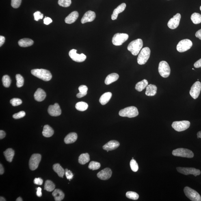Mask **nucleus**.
<instances>
[{"instance_id":"obj_1","label":"nucleus","mask_w":201,"mask_h":201,"mask_svg":"<svg viewBox=\"0 0 201 201\" xmlns=\"http://www.w3.org/2000/svg\"><path fill=\"white\" fill-rule=\"evenodd\" d=\"M32 74L37 78L45 81H48L51 79L52 76L51 73L44 69H34L31 70Z\"/></svg>"},{"instance_id":"obj_2","label":"nucleus","mask_w":201,"mask_h":201,"mask_svg":"<svg viewBox=\"0 0 201 201\" xmlns=\"http://www.w3.org/2000/svg\"><path fill=\"white\" fill-rule=\"evenodd\" d=\"M143 46L142 40L141 39H137L130 43L127 47V49L131 52L132 55L137 56L138 55Z\"/></svg>"},{"instance_id":"obj_3","label":"nucleus","mask_w":201,"mask_h":201,"mask_svg":"<svg viewBox=\"0 0 201 201\" xmlns=\"http://www.w3.org/2000/svg\"><path fill=\"white\" fill-rule=\"evenodd\" d=\"M139 112L136 107L131 106L121 109L119 111V115L123 117H127L128 118H133L137 116Z\"/></svg>"},{"instance_id":"obj_4","label":"nucleus","mask_w":201,"mask_h":201,"mask_svg":"<svg viewBox=\"0 0 201 201\" xmlns=\"http://www.w3.org/2000/svg\"><path fill=\"white\" fill-rule=\"evenodd\" d=\"M150 50L148 47L143 48L141 50L137 59V63L139 65H143L146 63L150 57Z\"/></svg>"},{"instance_id":"obj_5","label":"nucleus","mask_w":201,"mask_h":201,"mask_svg":"<svg viewBox=\"0 0 201 201\" xmlns=\"http://www.w3.org/2000/svg\"><path fill=\"white\" fill-rule=\"evenodd\" d=\"M173 155L180 157L193 158L194 154L191 150L185 148H178L173 150L172 152Z\"/></svg>"},{"instance_id":"obj_6","label":"nucleus","mask_w":201,"mask_h":201,"mask_svg":"<svg viewBox=\"0 0 201 201\" xmlns=\"http://www.w3.org/2000/svg\"><path fill=\"white\" fill-rule=\"evenodd\" d=\"M158 72L162 77L167 78L170 75L171 69L167 61H162L159 63Z\"/></svg>"},{"instance_id":"obj_7","label":"nucleus","mask_w":201,"mask_h":201,"mask_svg":"<svg viewBox=\"0 0 201 201\" xmlns=\"http://www.w3.org/2000/svg\"><path fill=\"white\" fill-rule=\"evenodd\" d=\"M184 191L186 196L193 201H201V197L199 194L191 188L186 187L184 188Z\"/></svg>"},{"instance_id":"obj_8","label":"nucleus","mask_w":201,"mask_h":201,"mask_svg":"<svg viewBox=\"0 0 201 201\" xmlns=\"http://www.w3.org/2000/svg\"><path fill=\"white\" fill-rule=\"evenodd\" d=\"M190 123L188 121H176L172 123V127L176 131L180 132L187 130L190 127Z\"/></svg>"},{"instance_id":"obj_9","label":"nucleus","mask_w":201,"mask_h":201,"mask_svg":"<svg viewBox=\"0 0 201 201\" xmlns=\"http://www.w3.org/2000/svg\"><path fill=\"white\" fill-rule=\"evenodd\" d=\"M193 46V43L189 39H184L180 41L176 46V49L180 53L185 52L190 48Z\"/></svg>"},{"instance_id":"obj_10","label":"nucleus","mask_w":201,"mask_h":201,"mask_svg":"<svg viewBox=\"0 0 201 201\" xmlns=\"http://www.w3.org/2000/svg\"><path fill=\"white\" fill-rule=\"evenodd\" d=\"M128 35L125 33L115 34L113 37L112 42L114 45H122L123 43L128 40Z\"/></svg>"},{"instance_id":"obj_11","label":"nucleus","mask_w":201,"mask_h":201,"mask_svg":"<svg viewBox=\"0 0 201 201\" xmlns=\"http://www.w3.org/2000/svg\"><path fill=\"white\" fill-rule=\"evenodd\" d=\"M176 169L178 172L185 175L192 174L196 176L201 174V171L200 170L194 168L178 167H177Z\"/></svg>"},{"instance_id":"obj_12","label":"nucleus","mask_w":201,"mask_h":201,"mask_svg":"<svg viewBox=\"0 0 201 201\" xmlns=\"http://www.w3.org/2000/svg\"><path fill=\"white\" fill-rule=\"evenodd\" d=\"M42 156L39 154H34L31 156L29 161V167L32 171H34L38 168Z\"/></svg>"},{"instance_id":"obj_13","label":"nucleus","mask_w":201,"mask_h":201,"mask_svg":"<svg viewBox=\"0 0 201 201\" xmlns=\"http://www.w3.org/2000/svg\"><path fill=\"white\" fill-rule=\"evenodd\" d=\"M77 50L72 49L69 52V56L73 60L77 62H82L84 61L87 58L86 56L83 53L78 54L77 53Z\"/></svg>"},{"instance_id":"obj_14","label":"nucleus","mask_w":201,"mask_h":201,"mask_svg":"<svg viewBox=\"0 0 201 201\" xmlns=\"http://www.w3.org/2000/svg\"><path fill=\"white\" fill-rule=\"evenodd\" d=\"M201 90V83L200 82L197 81L193 84L190 91V94L194 99L198 98Z\"/></svg>"},{"instance_id":"obj_15","label":"nucleus","mask_w":201,"mask_h":201,"mask_svg":"<svg viewBox=\"0 0 201 201\" xmlns=\"http://www.w3.org/2000/svg\"><path fill=\"white\" fill-rule=\"evenodd\" d=\"M181 18V16L180 14L177 13L173 17L169 20L167 24L169 29H173L177 28L179 25Z\"/></svg>"},{"instance_id":"obj_16","label":"nucleus","mask_w":201,"mask_h":201,"mask_svg":"<svg viewBox=\"0 0 201 201\" xmlns=\"http://www.w3.org/2000/svg\"><path fill=\"white\" fill-rule=\"evenodd\" d=\"M48 114L51 116H59L61 113V111L58 104L55 103L53 105H50L48 108Z\"/></svg>"},{"instance_id":"obj_17","label":"nucleus","mask_w":201,"mask_h":201,"mask_svg":"<svg viewBox=\"0 0 201 201\" xmlns=\"http://www.w3.org/2000/svg\"><path fill=\"white\" fill-rule=\"evenodd\" d=\"M96 18V13L93 11H89L84 15L81 20V23L83 24L87 22H92Z\"/></svg>"},{"instance_id":"obj_18","label":"nucleus","mask_w":201,"mask_h":201,"mask_svg":"<svg viewBox=\"0 0 201 201\" xmlns=\"http://www.w3.org/2000/svg\"><path fill=\"white\" fill-rule=\"evenodd\" d=\"M112 172L109 168H105L99 172L97 176L100 180H105L109 179L111 176Z\"/></svg>"},{"instance_id":"obj_19","label":"nucleus","mask_w":201,"mask_h":201,"mask_svg":"<svg viewBox=\"0 0 201 201\" xmlns=\"http://www.w3.org/2000/svg\"><path fill=\"white\" fill-rule=\"evenodd\" d=\"M120 145V143L118 141H111L106 143V144L103 146V149L104 150L109 152V151L113 150H115Z\"/></svg>"},{"instance_id":"obj_20","label":"nucleus","mask_w":201,"mask_h":201,"mask_svg":"<svg viewBox=\"0 0 201 201\" xmlns=\"http://www.w3.org/2000/svg\"><path fill=\"white\" fill-rule=\"evenodd\" d=\"M126 7V5L125 3H123L119 5L114 10L113 14L111 16V19L113 20H116L118 17V15L125 10Z\"/></svg>"},{"instance_id":"obj_21","label":"nucleus","mask_w":201,"mask_h":201,"mask_svg":"<svg viewBox=\"0 0 201 201\" xmlns=\"http://www.w3.org/2000/svg\"><path fill=\"white\" fill-rule=\"evenodd\" d=\"M46 94L43 90L41 88H38L34 94L35 100L37 101H43L46 98Z\"/></svg>"},{"instance_id":"obj_22","label":"nucleus","mask_w":201,"mask_h":201,"mask_svg":"<svg viewBox=\"0 0 201 201\" xmlns=\"http://www.w3.org/2000/svg\"><path fill=\"white\" fill-rule=\"evenodd\" d=\"M78 16H79V14L77 11H74L66 17L65 19V22L68 24L73 23L77 20Z\"/></svg>"},{"instance_id":"obj_23","label":"nucleus","mask_w":201,"mask_h":201,"mask_svg":"<svg viewBox=\"0 0 201 201\" xmlns=\"http://www.w3.org/2000/svg\"><path fill=\"white\" fill-rule=\"evenodd\" d=\"M157 87L156 86L150 84L147 86L145 94L147 96H155L157 93Z\"/></svg>"},{"instance_id":"obj_24","label":"nucleus","mask_w":201,"mask_h":201,"mask_svg":"<svg viewBox=\"0 0 201 201\" xmlns=\"http://www.w3.org/2000/svg\"><path fill=\"white\" fill-rule=\"evenodd\" d=\"M78 136L75 133H71L68 134L64 139V141L67 144L73 143L77 140Z\"/></svg>"},{"instance_id":"obj_25","label":"nucleus","mask_w":201,"mask_h":201,"mask_svg":"<svg viewBox=\"0 0 201 201\" xmlns=\"http://www.w3.org/2000/svg\"><path fill=\"white\" fill-rule=\"evenodd\" d=\"M119 78V75L116 73H112L109 74L106 77L105 81L106 85H109L117 81Z\"/></svg>"},{"instance_id":"obj_26","label":"nucleus","mask_w":201,"mask_h":201,"mask_svg":"<svg viewBox=\"0 0 201 201\" xmlns=\"http://www.w3.org/2000/svg\"><path fill=\"white\" fill-rule=\"evenodd\" d=\"M52 195L54 197L55 200L56 201H61L64 198L65 194L61 190L56 189L54 190Z\"/></svg>"},{"instance_id":"obj_27","label":"nucleus","mask_w":201,"mask_h":201,"mask_svg":"<svg viewBox=\"0 0 201 201\" xmlns=\"http://www.w3.org/2000/svg\"><path fill=\"white\" fill-rule=\"evenodd\" d=\"M112 94L110 92H107L104 93L100 97L99 101L102 105H105L109 101L111 98Z\"/></svg>"},{"instance_id":"obj_28","label":"nucleus","mask_w":201,"mask_h":201,"mask_svg":"<svg viewBox=\"0 0 201 201\" xmlns=\"http://www.w3.org/2000/svg\"><path fill=\"white\" fill-rule=\"evenodd\" d=\"M18 43L19 45L21 47H28L33 45L34 41L30 39L25 38L20 39L18 41Z\"/></svg>"},{"instance_id":"obj_29","label":"nucleus","mask_w":201,"mask_h":201,"mask_svg":"<svg viewBox=\"0 0 201 201\" xmlns=\"http://www.w3.org/2000/svg\"><path fill=\"white\" fill-rule=\"evenodd\" d=\"M54 132L51 127L46 125L44 127L42 132V135L45 137H49L52 136L54 134Z\"/></svg>"},{"instance_id":"obj_30","label":"nucleus","mask_w":201,"mask_h":201,"mask_svg":"<svg viewBox=\"0 0 201 201\" xmlns=\"http://www.w3.org/2000/svg\"><path fill=\"white\" fill-rule=\"evenodd\" d=\"M53 168L55 172L61 178H63L65 174V171L59 163H56L53 165Z\"/></svg>"},{"instance_id":"obj_31","label":"nucleus","mask_w":201,"mask_h":201,"mask_svg":"<svg viewBox=\"0 0 201 201\" xmlns=\"http://www.w3.org/2000/svg\"><path fill=\"white\" fill-rule=\"evenodd\" d=\"M148 82L146 79L138 82L136 85L135 89L139 92H141L148 85Z\"/></svg>"},{"instance_id":"obj_32","label":"nucleus","mask_w":201,"mask_h":201,"mask_svg":"<svg viewBox=\"0 0 201 201\" xmlns=\"http://www.w3.org/2000/svg\"><path fill=\"white\" fill-rule=\"evenodd\" d=\"M14 151L12 149L9 148L4 152V154L7 161L11 163L14 156Z\"/></svg>"},{"instance_id":"obj_33","label":"nucleus","mask_w":201,"mask_h":201,"mask_svg":"<svg viewBox=\"0 0 201 201\" xmlns=\"http://www.w3.org/2000/svg\"><path fill=\"white\" fill-rule=\"evenodd\" d=\"M90 160V157L88 154L85 153L81 154L78 159V162L81 165H84L88 163Z\"/></svg>"},{"instance_id":"obj_34","label":"nucleus","mask_w":201,"mask_h":201,"mask_svg":"<svg viewBox=\"0 0 201 201\" xmlns=\"http://www.w3.org/2000/svg\"><path fill=\"white\" fill-rule=\"evenodd\" d=\"M88 107V104L86 102L82 101L78 102L75 105L76 109L81 111L86 110Z\"/></svg>"},{"instance_id":"obj_35","label":"nucleus","mask_w":201,"mask_h":201,"mask_svg":"<svg viewBox=\"0 0 201 201\" xmlns=\"http://www.w3.org/2000/svg\"><path fill=\"white\" fill-rule=\"evenodd\" d=\"M55 185L53 182L49 180H46L44 184V190L51 192L55 190Z\"/></svg>"},{"instance_id":"obj_36","label":"nucleus","mask_w":201,"mask_h":201,"mask_svg":"<svg viewBox=\"0 0 201 201\" xmlns=\"http://www.w3.org/2000/svg\"><path fill=\"white\" fill-rule=\"evenodd\" d=\"M191 19L192 21L194 24H197L201 23V15L199 13H193L191 15Z\"/></svg>"},{"instance_id":"obj_37","label":"nucleus","mask_w":201,"mask_h":201,"mask_svg":"<svg viewBox=\"0 0 201 201\" xmlns=\"http://www.w3.org/2000/svg\"><path fill=\"white\" fill-rule=\"evenodd\" d=\"M126 196L132 200H137L139 198V195L133 191H128L126 194Z\"/></svg>"},{"instance_id":"obj_38","label":"nucleus","mask_w":201,"mask_h":201,"mask_svg":"<svg viewBox=\"0 0 201 201\" xmlns=\"http://www.w3.org/2000/svg\"><path fill=\"white\" fill-rule=\"evenodd\" d=\"M3 84L4 87H8L10 86L11 83V79L8 75H5L3 76L2 79Z\"/></svg>"},{"instance_id":"obj_39","label":"nucleus","mask_w":201,"mask_h":201,"mask_svg":"<svg viewBox=\"0 0 201 201\" xmlns=\"http://www.w3.org/2000/svg\"><path fill=\"white\" fill-rule=\"evenodd\" d=\"M16 86L18 87L23 86L24 83V79L20 74H17L16 75Z\"/></svg>"},{"instance_id":"obj_40","label":"nucleus","mask_w":201,"mask_h":201,"mask_svg":"<svg viewBox=\"0 0 201 201\" xmlns=\"http://www.w3.org/2000/svg\"><path fill=\"white\" fill-rule=\"evenodd\" d=\"M100 163L96 161H91L89 164L88 168L92 170H97L100 168Z\"/></svg>"},{"instance_id":"obj_41","label":"nucleus","mask_w":201,"mask_h":201,"mask_svg":"<svg viewBox=\"0 0 201 201\" xmlns=\"http://www.w3.org/2000/svg\"><path fill=\"white\" fill-rule=\"evenodd\" d=\"M58 4L63 7H68L71 4V0H59Z\"/></svg>"},{"instance_id":"obj_42","label":"nucleus","mask_w":201,"mask_h":201,"mask_svg":"<svg viewBox=\"0 0 201 201\" xmlns=\"http://www.w3.org/2000/svg\"><path fill=\"white\" fill-rule=\"evenodd\" d=\"M130 166L132 171L134 172H137L138 170V165L135 159H132L131 160L130 162Z\"/></svg>"},{"instance_id":"obj_43","label":"nucleus","mask_w":201,"mask_h":201,"mask_svg":"<svg viewBox=\"0 0 201 201\" xmlns=\"http://www.w3.org/2000/svg\"><path fill=\"white\" fill-rule=\"evenodd\" d=\"M10 103L13 106H17L22 103V100L19 98H14L10 100Z\"/></svg>"},{"instance_id":"obj_44","label":"nucleus","mask_w":201,"mask_h":201,"mask_svg":"<svg viewBox=\"0 0 201 201\" xmlns=\"http://www.w3.org/2000/svg\"><path fill=\"white\" fill-rule=\"evenodd\" d=\"M22 0H11V5L13 8H18L21 4Z\"/></svg>"},{"instance_id":"obj_45","label":"nucleus","mask_w":201,"mask_h":201,"mask_svg":"<svg viewBox=\"0 0 201 201\" xmlns=\"http://www.w3.org/2000/svg\"><path fill=\"white\" fill-rule=\"evenodd\" d=\"M25 115V113L24 111H21L18 113L15 114L13 115V118L16 119L22 118Z\"/></svg>"},{"instance_id":"obj_46","label":"nucleus","mask_w":201,"mask_h":201,"mask_svg":"<svg viewBox=\"0 0 201 201\" xmlns=\"http://www.w3.org/2000/svg\"><path fill=\"white\" fill-rule=\"evenodd\" d=\"M34 20L36 21H38L39 20L42 19L43 17V14H42L40 11H37L34 14Z\"/></svg>"},{"instance_id":"obj_47","label":"nucleus","mask_w":201,"mask_h":201,"mask_svg":"<svg viewBox=\"0 0 201 201\" xmlns=\"http://www.w3.org/2000/svg\"><path fill=\"white\" fill-rule=\"evenodd\" d=\"M87 90H88V88L86 85H82L79 87V92L85 95V96H86L87 94Z\"/></svg>"},{"instance_id":"obj_48","label":"nucleus","mask_w":201,"mask_h":201,"mask_svg":"<svg viewBox=\"0 0 201 201\" xmlns=\"http://www.w3.org/2000/svg\"><path fill=\"white\" fill-rule=\"evenodd\" d=\"M65 174L66 175L67 179L70 181L73 178L74 175L73 174L71 171L66 169L65 170Z\"/></svg>"},{"instance_id":"obj_49","label":"nucleus","mask_w":201,"mask_h":201,"mask_svg":"<svg viewBox=\"0 0 201 201\" xmlns=\"http://www.w3.org/2000/svg\"><path fill=\"white\" fill-rule=\"evenodd\" d=\"M34 183L38 185H42L43 183V180L40 178H35L34 181Z\"/></svg>"},{"instance_id":"obj_50","label":"nucleus","mask_w":201,"mask_h":201,"mask_svg":"<svg viewBox=\"0 0 201 201\" xmlns=\"http://www.w3.org/2000/svg\"><path fill=\"white\" fill-rule=\"evenodd\" d=\"M52 20L49 17H46L44 19V23L46 25H48L52 22Z\"/></svg>"},{"instance_id":"obj_51","label":"nucleus","mask_w":201,"mask_h":201,"mask_svg":"<svg viewBox=\"0 0 201 201\" xmlns=\"http://www.w3.org/2000/svg\"><path fill=\"white\" fill-rule=\"evenodd\" d=\"M194 66L195 68H198L200 67L201 68V58L196 61L194 65Z\"/></svg>"},{"instance_id":"obj_52","label":"nucleus","mask_w":201,"mask_h":201,"mask_svg":"<svg viewBox=\"0 0 201 201\" xmlns=\"http://www.w3.org/2000/svg\"><path fill=\"white\" fill-rule=\"evenodd\" d=\"M37 190L36 194L37 196L38 197H40L42 196V189L40 187H38L36 189Z\"/></svg>"},{"instance_id":"obj_53","label":"nucleus","mask_w":201,"mask_h":201,"mask_svg":"<svg viewBox=\"0 0 201 201\" xmlns=\"http://www.w3.org/2000/svg\"><path fill=\"white\" fill-rule=\"evenodd\" d=\"M195 35V37H197V38H199L201 40V29L199 30L196 32Z\"/></svg>"},{"instance_id":"obj_54","label":"nucleus","mask_w":201,"mask_h":201,"mask_svg":"<svg viewBox=\"0 0 201 201\" xmlns=\"http://www.w3.org/2000/svg\"><path fill=\"white\" fill-rule=\"evenodd\" d=\"M5 42V38L3 36H0V46L1 47L3 45Z\"/></svg>"},{"instance_id":"obj_55","label":"nucleus","mask_w":201,"mask_h":201,"mask_svg":"<svg viewBox=\"0 0 201 201\" xmlns=\"http://www.w3.org/2000/svg\"><path fill=\"white\" fill-rule=\"evenodd\" d=\"M6 134L4 132L3 130L0 131V139H2L4 138L5 137Z\"/></svg>"},{"instance_id":"obj_56","label":"nucleus","mask_w":201,"mask_h":201,"mask_svg":"<svg viewBox=\"0 0 201 201\" xmlns=\"http://www.w3.org/2000/svg\"><path fill=\"white\" fill-rule=\"evenodd\" d=\"M4 172V170L3 168L2 165L1 164L0 165V174H3Z\"/></svg>"},{"instance_id":"obj_57","label":"nucleus","mask_w":201,"mask_h":201,"mask_svg":"<svg viewBox=\"0 0 201 201\" xmlns=\"http://www.w3.org/2000/svg\"><path fill=\"white\" fill-rule=\"evenodd\" d=\"M197 138H201V131H199L197 133Z\"/></svg>"},{"instance_id":"obj_58","label":"nucleus","mask_w":201,"mask_h":201,"mask_svg":"<svg viewBox=\"0 0 201 201\" xmlns=\"http://www.w3.org/2000/svg\"><path fill=\"white\" fill-rule=\"evenodd\" d=\"M16 201H23L22 199L20 197H19L17 199H16Z\"/></svg>"},{"instance_id":"obj_59","label":"nucleus","mask_w":201,"mask_h":201,"mask_svg":"<svg viewBox=\"0 0 201 201\" xmlns=\"http://www.w3.org/2000/svg\"><path fill=\"white\" fill-rule=\"evenodd\" d=\"M0 201H5V199L4 198H3L2 197H0Z\"/></svg>"},{"instance_id":"obj_60","label":"nucleus","mask_w":201,"mask_h":201,"mask_svg":"<svg viewBox=\"0 0 201 201\" xmlns=\"http://www.w3.org/2000/svg\"><path fill=\"white\" fill-rule=\"evenodd\" d=\"M200 10L201 11V6H200Z\"/></svg>"},{"instance_id":"obj_61","label":"nucleus","mask_w":201,"mask_h":201,"mask_svg":"<svg viewBox=\"0 0 201 201\" xmlns=\"http://www.w3.org/2000/svg\"><path fill=\"white\" fill-rule=\"evenodd\" d=\"M192 69H193V70H194V69H193V68Z\"/></svg>"}]
</instances>
